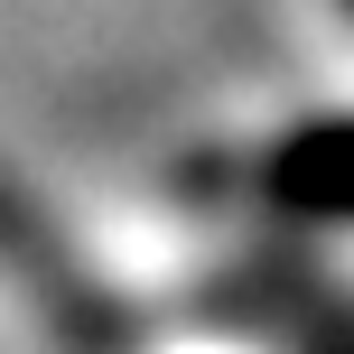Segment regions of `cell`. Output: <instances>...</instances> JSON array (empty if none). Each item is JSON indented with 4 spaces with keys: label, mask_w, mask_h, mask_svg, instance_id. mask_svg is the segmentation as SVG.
<instances>
[{
    "label": "cell",
    "mask_w": 354,
    "mask_h": 354,
    "mask_svg": "<svg viewBox=\"0 0 354 354\" xmlns=\"http://www.w3.org/2000/svg\"><path fill=\"white\" fill-rule=\"evenodd\" d=\"M252 177L289 224H354V112H326V122L270 140Z\"/></svg>",
    "instance_id": "cell-2"
},
{
    "label": "cell",
    "mask_w": 354,
    "mask_h": 354,
    "mask_svg": "<svg viewBox=\"0 0 354 354\" xmlns=\"http://www.w3.org/2000/svg\"><path fill=\"white\" fill-rule=\"evenodd\" d=\"M0 280L28 289V308L47 317V336L66 345V354H122V345H131V317L103 299V280H93V270L66 261L56 224L19 196L10 168H0Z\"/></svg>",
    "instance_id": "cell-1"
}]
</instances>
